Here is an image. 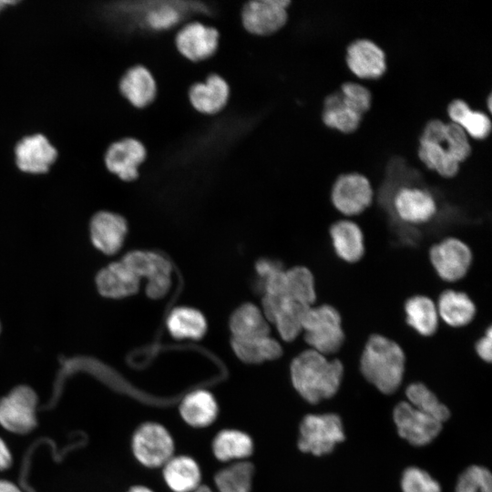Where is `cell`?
Here are the masks:
<instances>
[{
	"instance_id": "6da1fadb",
	"label": "cell",
	"mask_w": 492,
	"mask_h": 492,
	"mask_svg": "<svg viewBox=\"0 0 492 492\" xmlns=\"http://www.w3.org/2000/svg\"><path fill=\"white\" fill-rule=\"evenodd\" d=\"M290 371L294 389L310 404L333 397L343 375L341 361L328 360L325 355L313 349L296 356L291 364Z\"/></svg>"
},
{
	"instance_id": "7a4b0ae2",
	"label": "cell",
	"mask_w": 492,
	"mask_h": 492,
	"mask_svg": "<svg viewBox=\"0 0 492 492\" xmlns=\"http://www.w3.org/2000/svg\"><path fill=\"white\" fill-rule=\"evenodd\" d=\"M405 357L398 343L380 334L369 337L360 367L364 378L383 394L390 395L400 386Z\"/></svg>"
},
{
	"instance_id": "3957f363",
	"label": "cell",
	"mask_w": 492,
	"mask_h": 492,
	"mask_svg": "<svg viewBox=\"0 0 492 492\" xmlns=\"http://www.w3.org/2000/svg\"><path fill=\"white\" fill-rule=\"evenodd\" d=\"M302 329L311 349L323 355L336 353L344 342L341 315L328 304L308 308L302 318Z\"/></svg>"
},
{
	"instance_id": "277c9868",
	"label": "cell",
	"mask_w": 492,
	"mask_h": 492,
	"mask_svg": "<svg viewBox=\"0 0 492 492\" xmlns=\"http://www.w3.org/2000/svg\"><path fill=\"white\" fill-rule=\"evenodd\" d=\"M345 438L342 420L335 414L307 415L300 425L298 448L313 456L331 453Z\"/></svg>"
},
{
	"instance_id": "5b68a950",
	"label": "cell",
	"mask_w": 492,
	"mask_h": 492,
	"mask_svg": "<svg viewBox=\"0 0 492 492\" xmlns=\"http://www.w3.org/2000/svg\"><path fill=\"white\" fill-rule=\"evenodd\" d=\"M418 156L428 169L444 178H452L459 170L460 163L450 153L446 123L440 119L426 123L419 138Z\"/></svg>"
},
{
	"instance_id": "8992f818",
	"label": "cell",
	"mask_w": 492,
	"mask_h": 492,
	"mask_svg": "<svg viewBox=\"0 0 492 492\" xmlns=\"http://www.w3.org/2000/svg\"><path fill=\"white\" fill-rule=\"evenodd\" d=\"M290 0H252L241 10L244 30L254 36H268L279 32L288 22Z\"/></svg>"
},
{
	"instance_id": "52a82bcc",
	"label": "cell",
	"mask_w": 492,
	"mask_h": 492,
	"mask_svg": "<svg viewBox=\"0 0 492 492\" xmlns=\"http://www.w3.org/2000/svg\"><path fill=\"white\" fill-rule=\"evenodd\" d=\"M131 446L136 459L150 468L163 466L173 456L175 449L169 432L154 422L145 423L136 430Z\"/></svg>"
},
{
	"instance_id": "ba28073f",
	"label": "cell",
	"mask_w": 492,
	"mask_h": 492,
	"mask_svg": "<svg viewBox=\"0 0 492 492\" xmlns=\"http://www.w3.org/2000/svg\"><path fill=\"white\" fill-rule=\"evenodd\" d=\"M140 280L146 278L148 282L146 293L152 299L165 296L171 285L172 267L162 255L146 251H132L120 260Z\"/></svg>"
},
{
	"instance_id": "9c48e42d",
	"label": "cell",
	"mask_w": 492,
	"mask_h": 492,
	"mask_svg": "<svg viewBox=\"0 0 492 492\" xmlns=\"http://www.w3.org/2000/svg\"><path fill=\"white\" fill-rule=\"evenodd\" d=\"M37 397L32 388L20 385L0 399V425L15 434H26L36 425Z\"/></svg>"
},
{
	"instance_id": "30bf717a",
	"label": "cell",
	"mask_w": 492,
	"mask_h": 492,
	"mask_svg": "<svg viewBox=\"0 0 492 492\" xmlns=\"http://www.w3.org/2000/svg\"><path fill=\"white\" fill-rule=\"evenodd\" d=\"M220 32L212 26L192 21L180 27L174 37L177 51L190 62L213 56L220 46Z\"/></svg>"
},
{
	"instance_id": "8fae6325",
	"label": "cell",
	"mask_w": 492,
	"mask_h": 492,
	"mask_svg": "<svg viewBox=\"0 0 492 492\" xmlns=\"http://www.w3.org/2000/svg\"><path fill=\"white\" fill-rule=\"evenodd\" d=\"M374 197L369 179L360 173L339 176L332 188L331 199L335 209L346 216L360 214L367 209Z\"/></svg>"
},
{
	"instance_id": "7c38bea8",
	"label": "cell",
	"mask_w": 492,
	"mask_h": 492,
	"mask_svg": "<svg viewBox=\"0 0 492 492\" xmlns=\"http://www.w3.org/2000/svg\"><path fill=\"white\" fill-rule=\"evenodd\" d=\"M17 169L27 174L47 173L58 157L56 148L42 133L23 137L14 149Z\"/></svg>"
},
{
	"instance_id": "4fadbf2b",
	"label": "cell",
	"mask_w": 492,
	"mask_h": 492,
	"mask_svg": "<svg viewBox=\"0 0 492 492\" xmlns=\"http://www.w3.org/2000/svg\"><path fill=\"white\" fill-rule=\"evenodd\" d=\"M429 257L438 276L446 282L462 279L472 262L469 247L456 238H446L432 246Z\"/></svg>"
},
{
	"instance_id": "5bb4252c",
	"label": "cell",
	"mask_w": 492,
	"mask_h": 492,
	"mask_svg": "<svg viewBox=\"0 0 492 492\" xmlns=\"http://www.w3.org/2000/svg\"><path fill=\"white\" fill-rule=\"evenodd\" d=\"M393 417L399 436L416 446L431 443L442 429V423L417 410L408 402L399 403L394 409Z\"/></svg>"
},
{
	"instance_id": "9a60e30c",
	"label": "cell",
	"mask_w": 492,
	"mask_h": 492,
	"mask_svg": "<svg viewBox=\"0 0 492 492\" xmlns=\"http://www.w3.org/2000/svg\"><path fill=\"white\" fill-rule=\"evenodd\" d=\"M146 158L147 149L140 140L135 138H123L108 147L104 163L110 173L128 182L138 178V168Z\"/></svg>"
},
{
	"instance_id": "2e32d148",
	"label": "cell",
	"mask_w": 492,
	"mask_h": 492,
	"mask_svg": "<svg viewBox=\"0 0 492 492\" xmlns=\"http://www.w3.org/2000/svg\"><path fill=\"white\" fill-rule=\"evenodd\" d=\"M128 231V224L121 215L101 210L93 215L89 224L92 244L107 255L119 251Z\"/></svg>"
},
{
	"instance_id": "e0dca14e",
	"label": "cell",
	"mask_w": 492,
	"mask_h": 492,
	"mask_svg": "<svg viewBox=\"0 0 492 492\" xmlns=\"http://www.w3.org/2000/svg\"><path fill=\"white\" fill-rule=\"evenodd\" d=\"M393 207L398 219L408 224L425 223L436 213L433 196L419 188L399 189L393 198Z\"/></svg>"
},
{
	"instance_id": "ac0fdd59",
	"label": "cell",
	"mask_w": 492,
	"mask_h": 492,
	"mask_svg": "<svg viewBox=\"0 0 492 492\" xmlns=\"http://www.w3.org/2000/svg\"><path fill=\"white\" fill-rule=\"evenodd\" d=\"M346 64L351 72L362 79L378 78L386 70L384 52L369 39H357L348 46Z\"/></svg>"
},
{
	"instance_id": "d6986e66",
	"label": "cell",
	"mask_w": 492,
	"mask_h": 492,
	"mask_svg": "<svg viewBox=\"0 0 492 492\" xmlns=\"http://www.w3.org/2000/svg\"><path fill=\"white\" fill-rule=\"evenodd\" d=\"M229 83L218 74L209 75L204 81L194 83L188 91L193 109L204 115L220 112L230 100Z\"/></svg>"
},
{
	"instance_id": "ffe728a7",
	"label": "cell",
	"mask_w": 492,
	"mask_h": 492,
	"mask_svg": "<svg viewBox=\"0 0 492 492\" xmlns=\"http://www.w3.org/2000/svg\"><path fill=\"white\" fill-rule=\"evenodd\" d=\"M120 95L134 108H144L155 101L158 95L157 79L143 65L130 67L118 82Z\"/></svg>"
},
{
	"instance_id": "44dd1931",
	"label": "cell",
	"mask_w": 492,
	"mask_h": 492,
	"mask_svg": "<svg viewBox=\"0 0 492 492\" xmlns=\"http://www.w3.org/2000/svg\"><path fill=\"white\" fill-rule=\"evenodd\" d=\"M140 280L121 261L101 269L96 276L98 292L111 299H120L136 293Z\"/></svg>"
},
{
	"instance_id": "7402d4cb",
	"label": "cell",
	"mask_w": 492,
	"mask_h": 492,
	"mask_svg": "<svg viewBox=\"0 0 492 492\" xmlns=\"http://www.w3.org/2000/svg\"><path fill=\"white\" fill-rule=\"evenodd\" d=\"M179 410L185 423L201 428L215 421L218 404L211 393L200 389L188 394L180 402Z\"/></svg>"
},
{
	"instance_id": "603a6c76",
	"label": "cell",
	"mask_w": 492,
	"mask_h": 492,
	"mask_svg": "<svg viewBox=\"0 0 492 492\" xmlns=\"http://www.w3.org/2000/svg\"><path fill=\"white\" fill-rule=\"evenodd\" d=\"M333 247L338 257L347 262H356L364 255V235L352 220L336 221L330 228Z\"/></svg>"
},
{
	"instance_id": "cb8c5ba5",
	"label": "cell",
	"mask_w": 492,
	"mask_h": 492,
	"mask_svg": "<svg viewBox=\"0 0 492 492\" xmlns=\"http://www.w3.org/2000/svg\"><path fill=\"white\" fill-rule=\"evenodd\" d=\"M163 478L173 492H193L200 485V468L190 456H172L163 466Z\"/></svg>"
},
{
	"instance_id": "d4e9b609",
	"label": "cell",
	"mask_w": 492,
	"mask_h": 492,
	"mask_svg": "<svg viewBox=\"0 0 492 492\" xmlns=\"http://www.w3.org/2000/svg\"><path fill=\"white\" fill-rule=\"evenodd\" d=\"M231 347L237 357L247 364L275 360L282 353L279 342L270 334L250 338L232 337Z\"/></svg>"
},
{
	"instance_id": "484cf974",
	"label": "cell",
	"mask_w": 492,
	"mask_h": 492,
	"mask_svg": "<svg viewBox=\"0 0 492 492\" xmlns=\"http://www.w3.org/2000/svg\"><path fill=\"white\" fill-rule=\"evenodd\" d=\"M438 315L452 327L468 324L476 315V306L464 292L447 290L441 293L436 306Z\"/></svg>"
},
{
	"instance_id": "4316f807",
	"label": "cell",
	"mask_w": 492,
	"mask_h": 492,
	"mask_svg": "<svg viewBox=\"0 0 492 492\" xmlns=\"http://www.w3.org/2000/svg\"><path fill=\"white\" fill-rule=\"evenodd\" d=\"M215 457L221 462L242 461L253 452V443L249 435L237 429L219 432L212 442Z\"/></svg>"
},
{
	"instance_id": "83f0119b",
	"label": "cell",
	"mask_w": 492,
	"mask_h": 492,
	"mask_svg": "<svg viewBox=\"0 0 492 492\" xmlns=\"http://www.w3.org/2000/svg\"><path fill=\"white\" fill-rule=\"evenodd\" d=\"M405 320L416 333L424 336L434 334L438 325V313L434 302L423 295L409 298L405 303Z\"/></svg>"
},
{
	"instance_id": "f1b7e54d",
	"label": "cell",
	"mask_w": 492,
	"mask_h": 492,
	"mask_svg": "<svg viewBox=\"0 0 492 492\" xmlns=\"http://www.w3.org/2000/svg\"><path fill=\"white\" fill-rule=\"evenodd\" d=\"M233 338H250L270 334L269 322L254 304L245 303L236 309L230 320Z\"/></svg>"
},
{
	"instance_id": "f546056e",
	"label": "cell",
	"mask_w": 492,
	"mask_h": 492,
	"mask_svg": "<svg viewBox=\"0 0 492 492\" xmlns=\"http://www.w3.org/2000/svg\"><path fill=\"white\" fill-rule=\"evenodd\" d=\"M448 117L451 122L459 125L467 136L476 139L486 138L491 131V121L487 115L473 110L462 99H456L448 105Z\"/></svg>"
},
{
	"instance_id": "4dcf8cb0",
	"label": "cell",
	"mask_w": 492,
	"mask_h": 492,
	"mask_svg": "<svg viewBox=\"0 0 492 492\" xmlns=\"http://www.w3.org/2000/svg\"><path fill=\"white\" fill-rule=\"evenodd\" d=\"M322 118L326 127L348 134L359 128L362 115L345 106L339 91L324 99Z\"/></svg>"
},
{
	"instance_id": "1f68e13d",
	"label": "cell",
	"mask_w": 492,
	"mask_h": 492,
	"mask_svg": "<svg viewBox=\"0 0 492 492\" xmlns=\"http://www.w3.org/2000/svg\"><path fill=\"white\" fill-rule=\"evenodd\" d=\"M283 299L312 306L316 300L314 279L305 267L297 266L284 271Z\"/></svg>"
},
{
	"instance_id": "d6a6232c",
	"label": "cell",
	"mask_w": 492,
	"mask_h": 492,
	"mask_svg": "<svg viewBox=\"0 0 492 492\" xmlns=\"http://www.w3.org/2000/svg\"><path fill=\"white\" fill-rule=\"evenodd\" d=\"M167 326L171 335L178 339H200L207 330L203 314L190 307H178L169 315Z\"/></svg>"
},
{
	"instance_id": "836d02e7",
	"label": "cell",
	"mask_w": 492,
	"mask_h": 492,
	"mask_svg": "<svg viewBox=\"0 0 492 492\" xmlns=\"http://www.w3.org/2000/svg\"><path fill=\"white\" fill-rule=\"evenodd\" d=\"M253 473V465L244 460L220 469L214 477L217 492H251Z\"/></svg>"
},
{
	"instance_id": "e575fe53",
	"label": "cell",
	"mask_w": 492,
	"mask_h": 492,
	"mask_svg": "<svg viewBox=\"0 0 492 492\" xmlns=\"http://www.w3.org/2000/svg\"><path fill=\"white\" fill-rule=\"evenodd\" d=\"M408 403L422 413L443 423L449 418L448 408L425 384L414 383L406 388Z\"/></svg>"
},
{
	"instance_id": "d590c367",
	"label": "cell",
	"mask_w": 492,
	"mask_h": 492,
	"mask_svg": "<svg viewBox=\"0 0 492 492\" xmlns=\"http://www.w3.org/2000/svg\"><path fill=\"white\" fill-rule=\"evenodd\" d=\"M456 492H492V476L480 466L467 467L458 477Z\"/></svg>"
},
{
	"instance_id": "8d00e7d4",
	"label": "cell",
	"mask_w": 492,
	"mask_h": 492,
	"mask_svg": "<svg viewBox=\"0 0 492 492\" xmlns=\"http://www.w3.org/2000/svg\"><path fill=\"white\" fill-rule=\"evenodd\" d=\"M403 492H441L439 483L426 471L411 466L405 470L401 479Z\"/></svg>"
},
{
	"instance_id": "74e56055",
	"label": "cell",
	"mask_w": 492,
	"mask_h": 492,
	"mask_svg": "<svg viewBox=\"0 0 492 492\" xmlns=\"http://www.w3.org/2000/svg\"><path fill=\"white\" fill-rule=\"evenodd\" d=\"M340 92L345 106L358 114L363 116L370 108L372 95L365 87L354 82H346L342 85Z\"/></svg>"
},
{
	"instance_id": "f35d334b",
	"label": "cell",
	"mask_w": 492,
	"mask_h": 492,
	"mask_svg": "<svg viewBox=\"0 0 492 492\" xmlns=\"http://www.w3.org/2000/svg\"><path fill=\"white\" fill-rule=\"evenodd\" d=\"M180 20V14L176 7L163 5L154 7L145 16V24L154 30H167L175 26Z\"/></svg>"
},
{
	"instance_id": "ab89813d",
	"label": "cell",
	"mask_w": 492,
	"mask_h": 492,
	"mask_svg": "<svg viewBox=\"0 0 492 492\" xmlns=\"http://www.w3.org/2000/svg\"><path fill=\"white\" fill-rule=\"evenodd\" d=\"M492 329L489 326L485 334L476 343L477 355L485 362L490 363L492 359Z\"/></svg>"
},
{
	"instance_id": "60d3db41",
	"label": "cell",
	"mask_w": 492,
	"mask_h": 492,
	"mask_svg": "<svg viewBox=\"0 0 492 492\" xmlns=\"http://www.w3.org/2000/svg\"><path fill=\"white\" fill-rule=\"evenodd\" d=\"M280 267L281 265L279 263L274 262L270 260H266V259L260 260L256 263V271L259 276L261 277L262 279Z\"/></svg>"
},
{
	"instance_id": "b9f144b4",
	"label": "cell",
	"mask_w": 492,
	"mask_h": 492,
	"mask_svg": "<svg viewBox=\"0 0 492 492\" xmlns=\"http://www.w3.org/2000/svg\"><path fill=\"white\" fill-rule=\"evenodd\" d=\"M12 464L11 453L2 438H0V470L8 468Z\"/></svg>"
},
{
	"instance_id": "7bdbcfd3",
	"label": "cell",
	"mask_w": 492,
	"mask_h": 492,
	"mask_svg": "<svg viewBox=\"0 0 492 492\" xmlns=\"http://www.w3.org/2000/svg\"><path fill=\"white\" fill-rule=\"evenodd\" d=\"M0 492H22L20 488L7 480H0Z\"/></svg>"
},
{
	"instance_id": "ee69618b",
	"label": "cell",
	"mask_w": 492,
	"mask_h": 492,
	"mask_svg": "<svg viewBox=\"0 0 492 492\" xmlns=\"http://www.w3.org/2000/svg\"><path fill=\"white\" fill-rule=\"evenodd\" d=\"M18 4V1L15 0H0V13L5 8Z\"/></svg>"
},
{
	"instance_id": "f6af8a7d",
	"label": "cell",
	"mask_w": 492,
	"mask_h": 492,
	"mask_svg": "<svg viewBox=\"0 0 492 492\" xmlns=\"http://www.w3.org/2000/svg\"><path fill=\"white\" fill-rule=\"evenodd\" d=\"M128 492H153L150 488L144 486H135L130 487Z\"/></svg>"
},
{
	"instance_id": "bcb514c9",
	"label": "cell",
	"mask_w": 492,
	"mask_h": 492,
	"mask_svg": "<svg viewBox=\"0 0 492 492\" xmlns=\"http://www.w3.org/2000/svg\"><path fill=\"white\" fill-rule=\"evenodd\" d=\"M193 492H214V491L208 486L200 485Z\"/></svg>"
},
{
	"instance_id": "7dc6e473",
	"label": "cell",
	"mask_w": 492,
	"mask_h": 492,
	"mask_svg": "<svg viewBox=\"0 0 492 492\" xmlns=\"http://www.w3.org/2000/svg\"><path fill=\"white\" fill-rule=\"evenodd\" d=\"M491 103H492L491 94H489L487 100V108L489 112H491V109H492Z\"/></svg>"
},
{
	"instance_id": "c3c4849f",
	"label": "cell",
	"mask_w": 492,
	"mask_h": 492,
	"mask_svg": "<svg viewBox=\"0 0 492 492\" xmlns=\"http://www.w3.org/2000/svg\"><path fill=\"white\" fill-rule=\"evenodd\" d=\"M0 328H1V325H0Z\"/></svg>"
}]
</instances>
